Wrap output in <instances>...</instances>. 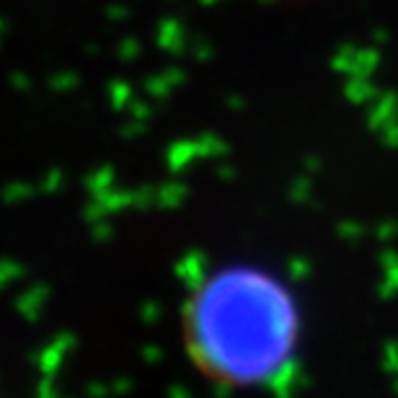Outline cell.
I'll list each match as a JSON object with an SVG mask.
<instances>
[{
  "label": "cell",
  "instance_id": "6da1fadb",
  "mask_svg": "<svg viewBox=\"0 0 398 398\" xmlns=\"http://www.w3.org/2000/svg\"><path fill=\"white\" fill-rule=\"evenodd\" d=\"M191 349L225 380L274 372L289 349L292 308L262 274H228L199 292L191 308Z\"/></svg>",
  "mask_w": 398,
  "mask_h": 398
}]
</instances>
